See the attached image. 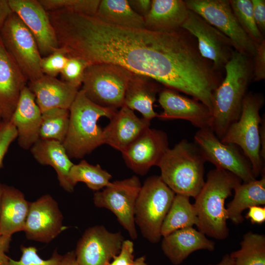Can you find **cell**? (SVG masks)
I'll list each match as a JSON object with an SVG mask.
<instances>
[{
	"mask_svg": "<svg viewBox=\"0 0 265 265\" xmlns=\"http://www.w3.org/2000/svg\"><path fill=\"white\" fill-rule=\"evenodd\" d=\"M175 194L160 176L148 178L141 186L135 203L134 221L151 243L160 240L161 227Z\"/></svg>",
	"mask_w": 265,
	"mask_h": 265,
	"instance_id": "cell-7",
	"label": "cell"
},
{
	"mask_svg": "<svg viewBox=\"0 0 265 265\" xmlns=\"http://www.w3.org/2000/svg\"><path fill=\"white\" fill-rule=\"evenodd\" d=\"M233 13L240 26L257 45L259 44L265 36L259 30L255 22L251 0H229Z\"/></svg>",
	"mask_w": 265,
	"mask_h": 265,
	"instance_id": "cell-34",
	"label": "cell"
},
{
	"mask_svg": "<svg viewBox=\"0 0 265 265\" xmlns=\"http://www.w3.org/2000/svg\"><path fill=\"white\" fill-rule=\"evenodd\" d=\"M27 86L42 113L54 108L69 109L79 91L67 82L45 75L29 82Z\"/></svg>",
	"mask_w": 265,
	"mask_h": 265,
	"instance_id": "cell-22",
	"label": "cell"
},
{
	"mask_svg": "<svg viewBox=\"0 0 265 265\" xmlns=\"http://www.w3.org/2000/svg\"><path fill=\"white\" fill-rule=\"evenodd\" d=\"M189 9L182 0H153L144 18L145 28L155 31H170L181 28Z\"/></svg>",
	"mask_w": 265,
	"mask_h": 265,
	"instance_id": "cell-26",
	"label": "cell"
},
{
	"mask_svg": "<svg viewBox=\"0 0 265 265\" xmlns=\"http://www.w3.org/2000/svg\"><path fill=\"white\" fill-rule=\"evenodd\" d=\"M169 148L166 133L149 128L121 153L128 168L143 176L152 166L158 165Z\"/></svg>",
	"mask_w": 265,
	"mask_h": 265,
	"instance_id": "cell-16",
	"label": "cell"
},
{
	"mask_svg": "<svg viewBox=\"0 0 265 265\" xmlns=\"http://www.w3.org/2000/svg\"><path fill=\"white\" fill-rule=\"evenodd\" d=\"M263 95L248 92L245 95L239 119L232 124L220 139L240 148L251 164L257 178L265 173L264 161L261 157L260 128L262 118L260 110L264 104Z\"/></svg>",
	"mask_w": 265,
	"mask_h": 265,
	"instance_id": "cell-6",
	"label": "cell"
},
{
	"mask_svg": "<svg viewBox=\"0 0 265 265\" xmlns=\"http://www.w3.org/2000/svg\"><path fill=\"white\" fill-rule=\"evenodd\" d=\"M208 265H235V264L229 254H225L218 263L215 265L210 264Z\"/></svg>",
	"mask_w": 265,
	"mask_h": 265,
	"instance_id": "cell-49",
	"label": "cell"
},
{
	"mask_svg": "<svg viewBox=\"0 0 265 265\" xmlns=\"http://www.w3.org/2000/svg\"><path fill=\"white\" fill-rule=\"evenodd\" d=\"M252 58L235 50L224 66L225 77L213 93L211 129L220 140L240 117L244 98L253 80Z\"/></svg>",
	"mask_w": 265,
	"mask_h": 265,
	"instance_id": "cell-2",
	"label": "cell"
},
{
	"mask_svg": "<svg viewBox=\"0 0 265 265\" xmlns=\"http://www.w3.org/2000/svg\"><path fill=\"white\" fill-rule=\"evenodd\" d=\"M69 57L61 48L48 56L42 57L40 66L44 75L56 77L65 67Z\"/></svg>",
	"mask_w": 265,
	"mask_h": 265,
	"instance_id": "cell-38",
	"label": "cell"
},
{
	"mask_svg": "<svg viewBox=\"0 0 265 265\" xmlns=\"http://www.w3.org/2000/svg\"><path fill=\"white\" fill-rule=\"evenodd\" d=\"M3 185L0 183V200L2 191Z\"/></svg>",
	"mask_w": 265,
	"mask_h": 265,
	"instance_id": "cell-51",
	"label": "cell"
},
{
	"mask_svg": "<svg viewBox=\"0 0 265 265\" xmlns=\"http://www.w3.org/2000/svg\"><path fill=\"white\" fill-rule=\"evenodd\" d=\"M133 73L110 63L87 66L81 89L95 104L117 110L124 106L127 87Z\"/></svg>",
	"mask_w": 265,
	"mask_h": 265,
	"instance_id": "cell-8",
	"label": "cell"
},
{
	"mask_svg": "<svg viewBox=\"0 0 265 265\" xmlns=\"http://www.w3.org/2000/svg\"><path fill=\"white\" fill-rule=\"evenodd\" d=\"M158 102L163 109L157 116L160 120L183 119L189 121L199 129L212 128L211 110L197 100L167 88L159 92Z\"/></svg>",
	"mask_w": 265,
	"mask_h": 265,
	"instance_id": "cell-18",
	"label": "cell"
},
{
	"mask_svg": "<svg viewBox=\"0 0 265 265\" xmlns=\"http://www.w3.org/2000/svg\"><path fill=\"white\" fill-rule=\"evenodd\" d=\"M188 8L195 12L232 41L234 49L249 57L257 46L246 34L236 19L229 0H185Z\"/></svg>",
	"mask_w": 265,
	"mask_h": 265,
	"instance_id": "cell-10",
	"label": "cell"
},
{
	"mask_svg": "<svg viewBox=\"0 0 265 265\" xmlns=\"http://www.w3.org/2000/svg\"><path fill=\"white\" fill-rule=\"evenodd\" d=\"M17 135V130L10 120L0 123V169L9 146Z\"/></svg>",
	"mask_w": 265,
	"mask_h": 265,
	"instance_id": "cell-39",
	"label": "cell"
},
{
	"mask_svg": "<svg viewBox=\"0 0 265 265\" xmlns=\"http://www.w3.org/2000/svg\"><path fill=\"white\" fill-rule=\"evenodd\" d=\"M27 81L0 37V114L2 121L10 120Z\"/></svg>",
	"mask_w": 265,
	"mask_h": 265,
	"instance_id": "cell-19",
	"label": "cell"
},
{
	"mask_svg": "<svg viewBox=\"0 0 265 265\" xmlns=\"http://www.w3.org/2000/svg\"><path fill=\"white\" fill-rule=\"evenodd\" d=\"M206 162L196 144L183 139L168 149L158 166L161 179L175 194L195 198L205 183Z\"/></svg>",
	"mask_w": 265,
	"mask_h": 265,
	"instance_id": "cell-5",
	"label": "cell"
},
{
	"mask_svg": "<svg viewBox=\"0 0 265 265\" xmlns=\"http://www.w3.org/2000/svg\"><path fill=\"white\" fill-rule=\"evenodd\" d=\"M87 66V63L80 58L69 57L65 67L60 73L62 80L79 88L82 85Z\"/></svg>",
	"mask_w": 265,
	"mask_h": 265,
	"instance_id": "cell-37",
	"label": "cell"
},
{
	"mask_svg": "<svg viewBox=\"0 0 265 265\" xmlns=\"http://www.w3.org/2000/svg\"><path fill=\"white\" fill-rule=\"evenodd\" d=\"M0 37L27 80L31 82L44 75L40 66L42 56L36 41L15 13L9 15L0 29Z\"/></svg>",
	"mask_w": 265,
	"mask_h": 265,
	"instance_id": "cell-9",
	"label": "cell"
},
{
	"mask_svg": "<svg viewBox=\"0 0 265 265\" xmlns=\"http://www.w3.org/2000/svg\"><path fill=\"white\" fill-rule=\"evenodd\" d=\"M260 136L261 143V157L262 160H265V121L264 117L262 119V121L260 128Z\"/></svg>",
	"mask_w": 265,
	"mask_h": 265,
	"instance_id": "cell-47",
	"label": "cell"
},
{
	"mask_svg": "<svg viewBox=\"0 0 265 265\" xmlns=\"http://www.w3.org/2000/svg\"><path fill=\"white\" fill-rule=\"evenodd\" d=\"M152 80L133 73L127 87L124 104L132 110L139 111L143 118L149 121L158 116L153 105L157 94L160 91L159 86Z\"/></svg>",
	"mask_w": 265,
	"mask_h": 265,
	"instance_id": "cell-27",
	"label": "cell"
},
{
	"mask_svg": "<svg viewBox=\"0 0 265 265\" xmlns=\"http://www.w3.org/2000/svg\"><path fill=\"white\" fill-rule=\"evenodd\" d=\"M10 120L17 130V138L22 148L29 149L39 140L42 112L27 86L22 90Z\"/></svg>",
	"mask_w": 265,
	"mask_h": 265,
	"instance_id": "cell-21",
	"label": "cell"
},
{
	"mask_svg": "<svg viewBox=\"0 0 265 265\" xmlns=\"http://www.w3.org/2000/svg\"><path fill=\"white\" fill-rule=\"evenodd\" d=\"M95 16L115 26L145 28L144 18L132 8L127 0H102Z\"/></svg>",
	"mask_w": 265,
	"mask_h": 265,
	"instance_id": "cell-29",
	"label": "cell"
},
{
	"mask_svg": "<svg viewBox=\"0 0 265 265\" xmlns=\"http://www.w3.org/2000/svg\"><path fill=\"white\" fill-rule=\"evenodd\" d=\"M69 125L63 145L70 159H81L104 144L99 119H110L117 110L104 108L90 101L79 90L69 108Z\"/></svg>",
	"mask_w": 265,
	"mask_h": 265,
	"instance_id": "cell-4",
	"label": "cell"
},
{
	"mask_svg": "<svg viewBox=\"0 0 265 265\" xmlns=\"http://www.w3.org/2000/svg\"><path fill=\"white\" fill-rule=\"evenodd\" d=\"M2 121V119H1V115H0V123Z\"/></svg>",
	"mask_w": 265,
	"mask_h": 265,
	"instance_id": "cell-52",
	"label": "cell"
},
{
	"mask_svg": "<svg viewBox=\"0 0 265 265\" xmlns=\"http://www.w3.org/2000/svg\"><path fill=\"white\" fill-rule=\"evenodd\" d=\"M12 12L8 0H0V29Z\"/></svg>",
	"mask_w": 265,
	"mask_h": 265,
	"instance_id": "cell-46",
	"label": "cell"
},
{
	"mask_svg": "<svg viewBox=\"0 0 265 265\" xmlns=\"http://www.w3.org/2000/svg\"><path fill=\"white\" fill-rule=\"evenodd\" d=\"M52 24L59 47L88 65L110 63L183 92L198 72L195 42L186 30L155 31L106 23L95 16L55 12Z\"/></svg>",
	"mask_w": 265,
	"mask_h": 265,
	"instance_id": "cell-1",
	"label": "cell"
},
{
	"mask_svg": "<svg viewBox=\"0 0 265 265\" xmlns=\"http://www.w3.org/2000/svg\"><path fill=\"white\" fill-rule=\"evenodd\" d=\"M57 202L50 194L30 202L24 232L29 240L49 243L67 227Z\"/></svg>",
	"mask_w": 265,
	"mask_h": 265,
	"instance_id": "cell-15",
	"label": "cell"
},
{
	"mask_svg": "<svg viewBox=\"0 0 265 265\" xmlns=\"http://www.w3.org/2000/svg\"><path fill=\"white\" fill-rule=\"evenodd\" d=\"M47 11L65 10L80 14L95 16L100 0H38Z\"/></svg>",
	"mask_w": 265,
	"mask_h": 265,
	"instance_id": "cell-35",
	"label": "cell"
},
{
	"mask_svg": "<svg viewBox=\"0 0 265 265\" xmlns=\"http://www.w3.org/2000/svg\"><path fill=\"white\" fill-rule=\"evenodd\" d=\"M254 18L262 34L265 33V0H251Z\"/></svg>",
	"mask_w": 265,
	"mask_h": 265,
	"instance_id": "cell-42",
	"label": "cell"
},
{
	"mask_svg": "<svg viewBox=\"0 0 265 265\" xmlns=\"http://www.w3.org/2000/svg\"><path fill=\"white\" fill-rule=\"evenodd\" d=\"M245 217L249 219L252 224H262L265 221V207L253 206L248 209Z\"/></svg>",
	"mask_w": 265,
	"mask_h": 265,
	"instance_id": "cell-43",
	"label": "cell"
},
{
	"mask_svg": "<svg viewBox=\"0 0 265 265\" xmlns=\"http://www.w3.org/2000/svg\"><path fill=\"white\" fill-rule=\"evenodd\" d=\"M134 246L130 240H124L119 253L115 256L109 265H130L134 260Z\"/></svg>",
	"mask_w": 265,
	"mask_h": 265,
	"instance_id": "cell-41",
	"label": "cell"
},
{
	"mask_svg": "<svg viewBox=\"0 0 265 265\" xmlns=\"http://www.w3.org/2000/svg\"><path fill=\"white\" fill-rule=\"evenodd\" d=\"M69 118V109L54 108L42 112L40 139L63 143L67 134Z\"/></svg>",
	"mask_w": 265,
	"mask_h": 265,
	"instance_id": "cell-33",
	"label": "cell"
},
{
	"mask_svg": "<svg viewBox=\"0 0 265 265\" xmlns=\"http://www.w3.org/2000/svg\"><path fill=\"white\" fill-rule=\"evenodd\" d=\"M124 238L101 225L87 228L78 241L76 258L79 265H109L120 252Z\"/></svg>",
	"mask_w": 265,
	"mask_h": 265,
	"instance_id": "cell-14",
	"label": "cell"
},
{
	"mask_svg": "<svg viewBox=\"0 0 265 265\" xmlns=\"http://www.w3.org/2000/svg\"><path fill=\"white\" fill-rule=\"evenodd\" d=\"M130 265H147L145 262V258L144 256L139 257L135 260Z\"/></svg>",
	"mask_w": 265,
	"mask_h": 265,
	"instance_id": "cell-50",
	"label": "cell"
},
{
	"mask_svg": "<svg viewBox=\"0 0 265 265\" xmlns=\"http://www.w3.org/2000/svg\"><path fill=\"white\" fill-rule=\"evenodd\" d=\"M59 265H79L76 260L75 251L68 252L62 255Z\"/></svg>",
	"mask_w": 265,
	"mask_h": 265,
	"instance_id": "cell-48",
	"label": "cell"
},
{
	"mask_svg": "<svg viewBox=\"0 0 265 265\" xmlns=\"http://www.w3.org/2000/svg\"><path fill=\"white\" fill-rule=\"evenodd\" d=\"M30 202L14 186L3 185L0 200V235L24 231Z\"/></svg>",
	"mask_w": 265,
	"mask_h": 265,
	"instance_id": "cell-24",
	"label": "cell"
},
{
	"mask_svg": "<svg viewBox=\"0 0 265 265\" xmlns=\"http://www.w3.org/2000/svg\"><path fill=\"white\" fill-rule=\"evenodd\" d=\"M35 160L42 165H50L55 171L60 186L72 192L74 187L69 179L70 170L74 164L63 144L54 140L39 139L30 149Z\"/></svg>",
	"mask_w": 265,
	"mask_h": 265,
	"instance_id": "cell-25",
	"label": "cell"
},
{
	"mask_svg": "<svg viewBox=\"0 0 265 265\" xmlns=\"http://www.w3.org/2000/svg\"><path fill=\"white\" fill-rule=\"evenodd\" d=\"M139 178L133 176L109 184L102 191L94 194L93 202L98 208H106L117 217L130 237H137L134 221L136 199L141 187Z\"/></svg>",
	"mask_w": 265,
	"mask_h": 265,
	"instance_id": "cell-11",
	"label": "cell"
},
{
	"mask_svg": "<svg viewBox=\"0 0 265 265\" xmlns=\"http://www.w3.org/2000/svg\"><path fill=\"white\" fill-rule=\"evenodd\" d=\"M233 200L226 208L228 219L234 224L241 223L244 220L242 213L253 206L265 205V174L260 180L240 183L234 189Z\"/></svg>",
	"mask_w": 265,
	"mask_h": 265,
	"instance_id": "cell-28",
	"label": "cell"
},
{
	"mask_svg": "<svg viewBox=\"0 0 265 265\" xmlns=\"http://www.w3.org/2000/svg\"><path fill=\"white\" fill-rule=\"evenodd\" d=\"M22 255L19 260L10 258L9 265H59L62 255L55 251L52 257L47 260L40 257L34 246H21Z\"/></svg>",
	"mask_w": 265,
	"mask_h": 265,
	"instance_id": "cell-36",
	"label": "cell"
},
{
	"mask_svg": "<svg viewBox=\"0 0 265 265\" xmlns=\"http://www.w3.org/2000/svg\"><path fill=\"white\" fill-rule=\"evenodd\" d=\"M109 119L103 129L104 144L121 153L150 126V121L139 118L125 105Z\"/></svg>",
	"mask_w": 265,
	"mask_h": 265,
	"instance_id": "cell-20",
	"label": "cell"
},
{
	"mask_svg": "<svg viewBox=\"0 0 265 265\" xmlns=\"http://www.w3.org/2000/svg\"><path fill=\"white\" fill-rule=\"evenodd\" d=\"M181 28L194 37L201 55L211 61L214 68L221 72L235 50L231 40L189 9Z\"/></svg>",
	"mask_w": 265,
	"mask_h": 265,
	"instance_id": "cell-13",
	"label": "cell"
},
{
	"mask_svg": "<svg viewBox=\"0 0 265 265\" xmlns=\"http://www.w3.org/2000/svg\"><path fill=\"white\" fill-rule=\"evenodd\" d=\"M128 1L132 8L143 18L147 15L150 10L152 0H133Z\"/></svg>",
	"mask_w": 265,
	"mask_h": 265,
	"instance_id": "cell-45",
	"label": "cell"
},
{
	"mask_svg": "<svg viewBox=\"0 0 265 265\" xmlns=\"http://www.w3.org/2000/svg\"><path fill=\"white\" fill-rule=\"evenodd\" d=\"M253 60V80L260 81L265 78V39L257 46Z\"/></svg>",
	"mask_w": 265,
	"mask_h": 265,
	"instance_id": "cell-40",
	"label": "cell"
},
{
	"mask_svg": "<svg viewBox=\"0 0 265 265\" xmlns=\"http://www.w3.org/2000/svg\"><path fill=\"white\" fill-rule=\"evenodd\" d=\"M112 176L99 165H92L85 160L71 167L69 179L71 185L75 187L79 182H82L87 186L94 191H99L106 186L110 183Z\"/></svg>",
	"mask_w": 265,
	"mask_h": 265,
	"instance_id": "cell-32",
	"label": "cell"
},
{
	"mask_svg": "<svg viewBox=\"0 0 265 265\" xmlns=\"http://www.w3.org/2000/svg\"><path fill=\"white\" fill-rule=\"evenodd\" d=\"M13 11L21 19L34 36L42 57L59 48L48 12L38 0H8Z\"/></svg>",
	"mask_w": 265,
	"mask_h": 265,
	"instance_id": "cell-17",
	"label": "cell"
},
{
	"mask_svg": "<svg viewBox=\"0 0 265 265\" xmlns=\"http://www.w3.org/2000/svg\"><path fill=\"white\" fill-rule=\"evenodd\" d=\"M198 223L197 212L189 197L176 194L162 223L161 235L165 237L179 229L197 226Z\"/></svg>",
	"mask_w": 265,
	"mask_h": 265,
	"instance_id": "cell-30",
	"label": "cell"
},
{
	"mask_svg": "<svg viewBox=\"0 0 265 265\" xmlns=\"http://www.w3.org/2000/svg\"><path fill=\"white\" fill-rule=\"evenodd\" d=\"M194 140L206 161L232 173L243 183L256 179L243 153L236 145L222 142L211 129H199Z\"/></svg>",
	"mask_w": 265,
	"mask_h": 265,
	"instance_id": "cell-12",
	"label": "cell"
},
{
	"mask_svg": "<svg viewBox=\"0 0 265 265\" xmlns=\"http://www.w3.org/2000/svg\"><path fill=\"white\" fill-rule=\"evenodd\" d=\"M161 246L163 253L172 264L179 265L195 251H213L215 243L192 227L176 230L163 237Z\"/></svg>",
	"mask_w": 265,
	"mask_h": 265,
	"instance_id": "cell-23",
	"label": "cell"
},
{
	"mask_svg": "<svg viewBox=\"0 0 265 265\" xmlns=\"http://www.w3.org/2000/svg\"><path fill=\"white\" fill-rule=\"evenodd\" d=\"M11 240V236H0V265H9L10 258L6 255Z\"/></svg>",
	"mask_w": 265,
	"mask_h": 265,
	"instance_id": "cell-44",
	"label": "cell"
},
{
	"mask_svg": "<svg viewBox=\"0 0 265 265\" xmlns=\"http://www.w3.org/2000/svg\"><path fill=\"white\" fill-rule=\"evenodd\" d=\"M241 183L236 175L222 169L215 168L209 172L193 204L198 219V231L216 239L227 238L229 231L225 202Z\"/></svg>",
	"mask_w": 265,
	"mask_h": 265,
	"instance_id": "cell-3",
	"label": "cell"
},
{
	"mask_svg": "<svg viewBox=\"0 0 265 265\" xmlns=\"http://www.w3.org/2000/svg\"><path fill=\"white\" fill-rule=\"evenodd\" d=\"M239 249L230 253L235 265H265V236L248 232Z\"/></svg>",
	"mask_w": 265,
	"mask_h": 265,
	"instance_id": "cell-31",
	"label": "cell"
}]
</instances>
